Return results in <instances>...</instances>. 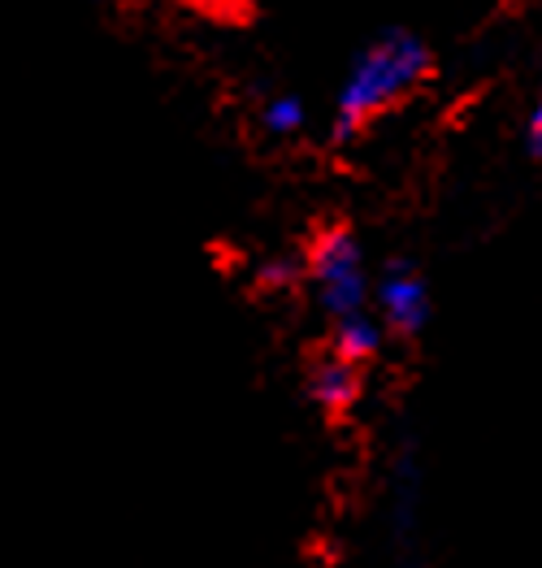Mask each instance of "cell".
Listing matches in <instances>:
<instances>
[{"label":"cell","instance_id":"cell-1","mask_svg":"<svg viewBox=\"0 0 542 568\" xmlns=\"http://www.w3.org/2000/svg\"><path fill=\"white\" fill-rule=\"evenodd\" d=\"M430 74H434V52L426 48L421 36L403 27L374 36L347 65L344 88L335 100V118H330V143L344 148L360 140L378 118H387L391 109L421 92Z\"/></svg>","mask_w":542,"mask_h":568},{"label":"cell","instance_id":"cell-2","mask_svg":"<svg viewBox=\"0 0 542 568\" xmlns=\"http://www.w3.org/2000/svg\"><path fill=\"white\" fill-rule=\"evenodd\" d=\"M304 261H308V283L317 291V304L330 322L369 308L365 252H360V239L351 235V226H344V222L321 226L308 243Z\"/></svg>","mask_w":542,"mask_h":568},{"label":"cell","instance_id":"cell-3","mask_svg":"<svg viewBox=\"0 0 542 568\" xmlns=\"http://www.w3.org/2000/svg\"><path fill=\"white\" fill-rule=\"evenodd\" d=\"M374 308L382 326L399 338H417L430 322V286L412 261H387L374 278Z\"/></svg>","mask_w":542,"mask_h":568},{"label":"cell","instance_id":"cell-4","mask_svg":"<svg viewBox=\"0 0 542 568\" xmlns=\"http://www.w3.org/2000/svg\"><path fill=\"white\" fill-rule=\"evenodd\" d=\"M360 390H365L360 365L344 361L339 352H326L321 361H313V369H308V399L326 417H347L360 404Z\"/></svg>","mask_w":542,"mask_h":568},{"label":"cell","instance_id":"cell-5","mask_svg":"<svg viewBox=\"0 0 542 568\" xmlns=\"http://www.w3.org/2000/svg\"><path fill=\"white\" fill-rule=\"evenodd\" d=\"M387 343V326L378 313H351V317H339L330 322V352H339L351 365H369Z\"/></svg>","mask_w":542,"mask_h":568},{"label":"cell","instance_id":"cell-6","mask_svg":"<svg viewBox=\"0 0 542 568\" xmlns=\"http://www.w3.org/2000/svg\"><path fill=\"white\" fill-rule=\"evenodd\" d=\"M304 122H308V109L299 104L296 95H269L260 104V131L269 140H292V135L304 131Z\"/></svg>","mask_w":542,"mask_h":568},{"label":"cell","instance_id":"cell-7","mask_svg":"<svg viewBox=\"0 0 542 568\" xmlns=\"http://www.w3.org/2000/svg\"><path fill=\"white\" fill-rule=\"evenodd\" d=\"M299 278H308V261L304 256H269L256 274V283L265 291H292Z\"/></svg>","mask_w":542,"mask_h":568},{"label":"cell","instance_id":"cell-8","mask_svg":"<svg viewBox=\"0 0 542 568\" xmlns=\"http://www.w3.org/2000/svg\"><path fill=\"white\" fill-rule=\"evenodd\" d=\"M525 152H530V161H542V88L525 113Z\"/></svg>","mask_w":542,"mask_h":568},{"label":"cell","instance_id":"cell-9","mask_svg":"<svg viewBox=\"0 0 542 568\" xmlns=\"http://www.w3.org/2000/svg\"><path fill=\"white\" fill-rule=\"evenodd\" d=\"M192 4H200V9H217V13L231 9V0H192Z\"/></svg>","mask_w":542,"mask_h":568}]
</instances>
